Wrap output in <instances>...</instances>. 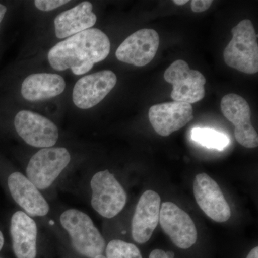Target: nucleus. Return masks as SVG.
<instances>
[{
	"instance_id": "f03ea898",
	"label": "nucleus",
	"mask_w": 258,
	"mask_h": 258,
	"mask_svg": "<svg viewBox=\"0 0 258 258\" xmlns=\"http://www.w3.org/2000/svg\"><path fill=\"white\" fill-rule=\"evenodd\" d=\"M60 220L62 227L69 232L73 247L78 253L88 258L103 254L106 242L88 215L71 209L61 215Z\"/></svg>"
},
{
	"instance_id": "7ed1b4c3",
	"label": "nucleus",
	"mask_w": 258,
	"mask_h": 258,
	"mask_svg": "<svg viewBox=\"0 0 258 258\" xmlns=\"http://www.w3.org/2000/svg\"><path fill=\"white\" fill-rule=\"evenodd\" d=\"M232 40L224 51L225 63L244 74H257V37L252 22L242 20L232 28Z\"/></svg>"
},
{
	"instance_id": "6e6552de",
	"label": "nucleus",
	"mask_w": 258,
	"mask_h": 258,
	"mask_svg": "<svg viewBox=\"0 0 258 258\" xmlns=\"http://www.w3.org/2000/svg\"><path fill=\"white\" fill-rule=\"evenodd\" d=\"M159 222L176 247L188 249L196 243V226L191 217L175 204L166 202L161 205Z\"/></svg>"
},
{
	"instance_id": "b1692460",
	"label": "nucleus",
	"mask_w": 258,
	"mask_h": 258,
	"mask_svg": "<svg viewBox=\"0 0 258 258\" xmlns=\"http://www.w3.org/2000/svg\"><path fill=\"white\" fill-rule=\"evenodd\" d=\"M7 8L5 5L0 4V25H1L2 21L4 18L5 14H6Z\"/></svg>"
},
{
	"instance_id": "1a4fd4ad",
	"label": "nucleus",
	"mask_w": 258,
	"mask_h": 258,
	"mask_svg": "<svg viewBox=\"0 0 258 258\" xmlns=\"http://www.w3.org/2000/svg\"><path fill=\"white\" fill-rule=\"evenodd\" d=\"M221 110L226 118L235 126L237 142L244 147L253 149L258 145V135L251 123V110L247 101L239 95H225Z\"/></svg>"
},
{
	"instance_id": "412c9836",
	"label": "nucleus",
	"mask_w": 258,
	"mask_h": 258,
	"mask_svg": "<svg viewBox=\"0 0 258 258\" xmlns=\"http://www.w3.org/2000/svg\"><path fill=\"white\" fill-rule=\"evenodd\" d=\"M69 0H36L35 7L41 11L49 12L69 3Z\"/></svg>"
},
{
	"instance_id": "20e7f679",
	"label": "nucleus",
	"mask_w": 258,
	"mask_h": 258,
	"mask_svg": "<svg viewBox=\"0 0 258 258\" xmlns=\"http://www.w3.org/2000/svg\"><path fill=\"white\" fill-rule=\"evenodd\" d=\"M71 159L66 148H44L29 161L26 169L28 179L37 189H47L69 165Z\"/></svg>"
},
{
	"instance_id": "cd10ccee",
	"label": "nucleus",
	"mask_w": 258,
	"mask_h": 258,
	"mask_svg": "<svg viewBox=\"0 0 258 258\" xmlns=\"http://www.w3.org/2000/svg\"><path fill=\"white\" fill-rule=\"evenodd\" d=\"M166 256H167L168 258H174V253L171 251H169V252H166Z\"/></svg>"
},
{
	"instance_id": "c85d7f7f",
	"label": "nucleus",
	"mask_w": 258,
	"mask_h": 258,
	"mask_svg": "<svg viewBox=\"0 0 258 258\" xmlns=\"http://www.w3.org/2000/svg\"><path fill=\"white\" fill-rule=\"evenodd\" d=\"M95 258H106V257H105V256H103V254H101V255L97 256V257H96Z\"/></svg>"
},
{
	"instance_id": "4468645a",
	"label": "nucleus",
	"mask_w": 258,
	"mask_h": 258,
	"mask_svg": "<svg viewBox=\"0 0 258 258\" xmlns=\"http://www.w3.org/2000/svg\"><path fill=\"white\" fill-rule=\"evenodd\" d=\"M161 198L159 194L147 190L139 199L132 220V237L136 242L144 244L150 240L159 222Z\"/></svg>"
},
{
	"instance_id": "9b49d317",
	"label": "nucleus",
	"mask_w": 258,
	"mask_h": 258,
	"mask_svg": "<svg viewBox=\"0 0 258 258\" xmlns=\"http://www.w3.org/2000/svg\"><path fill=\"white\" fill-rule=\"evenodd\" d=\"M159 46V34L152 29L134 32L120 44L115 52L117 59L137 67L147 66L154 59Z\"/></svg>"
},
{
	"instance_id": "6ab92c4d",
	"label": "nucleus",
	"mask_w": 258,
	"mask_h": 258,
	"mask_svg": "<svg viewBox=\"0 0 258 258\" xmlns=\"http://www.w3.org/2000/svg\"><path fill=\"white\" fill-rule=\"evenodd\" d=\"M191 139L209 149L222 151L230 143L225 134L212 128H195L191 130Z\"/></svg>"
},
{
	"instance_id": "39448f33",
	"label": "nucleus",
	"mask_w": 258,
	"mask_h": 258,
	"mask_svg": "<svg viewBox=\"0 0 258 258\" xmlns=\"http://www.w3.org/2000/svg\"><path fill=\"white\" fill-rule=\"evenodd\" d=\"M91 205L102 217L113 218L124 208L126 193L123 186L108 170L98 171L91 181Z\"/></svg>"
},
{
	"instance_id": "f8f14e48",
	"label": "nucleus",
	"mask_w": 258,
	"mask_h": 258,
	"mask_svg": "<svg viewBox=\"0 0 258 258\" xmlns=\"http://www.w3.org/2000/svg\"><path fill=\"white\" fill-rule=\"evenodd\" d=\"M117 83L111 71H102L81 78L73 91L74 104L81 109H89L103 101Z\"/></svg>"
},
{
	"instance_id": "5701e85b",
	"label": "nucleus",
	"mask_w": 258,
	"mask_h": 258,
	"mask_svg": "<svg viewBox=\"0 0 258 258\" xmlns=\"http://www.w3.org/2000/svg\"><path fill=\"white\" fill-rule=\"evenodd\" d=\"M149 258H168L166 256V252H164L162 249H154L152 252H151Z\"/></svg>"
},
{
	"instance_id": "a878e982",
	"label": "nucleus",
	"mask_w": 258,
	"mask_h": 258,
	"mask_svg": "<svg viewBox=\"0 0 258 258\" xmlns=\"http://www.w3.org/2000/svg\"><path fill=\"white\" fill-rule=\"evenodd\" d=\"M188 3V0H174V3L177 5H184Z\"/></svg>"
},
{
	"instance_id": "f257e3e1",
	"label": "nucleus",
	"mask_w": 258,
	"mask_h": 258,
	"mask_svg": "<svg viewBox=\"0 0 258 258\" xmlns=\"http://www.w3.org/2000/svg\"><path fill=\"white\" fill-rule=\"evenodd\" d=\"M111 42L101 30L91 28L68 37L52 47L47 55L55 71L71 69L76 76L86 74L109 55Z\"/></svg>"
},
{
	"instance_id": "f3484780",
	"label": "nucleus",
	"mask_w": 258,
	"mask_h": 258,
	"mask_svg": "<svg viewBox=\"0 0 258 258\" xmlns=\"http://www.w3.org/2000/svg\"><path fill=\"white\" fill-rule=\"evenodd\" d=\"M93 8L90 2H83L57 15L54 20L56 37L68 38L92 28L97 20Z\"/></svg>"
},
{
	"instance_id": "dca6fc26",
	"label": "nucleus",
	"mask_w": 258,
	"mask_h": 258,
	"mask_svg": "<svg viewBox=\"0 0 258 258\" xmlns=\"http://www.w3.org/2000/svg\"><path fill=\"white\" fill-rule=\"evenodd\" d=\"M10 233L17 258L36 257L37 228L31 217L22 211L15 212L11 219Z\"/></svg>"
},
{
	"instance_id": "2eb2a0df",
	"label": "nucleus",
	"mask_w": 258,
	"mask_h": 258,
	"mask_svg": "<svg viewBox=\"0 0 258 258\" xmlns=\"http://www.w3.org/2000/svg\"><path fill=\"white\" fill-rule=\"evenodd\" d=\"M8 184L15 201L29 215L43 217L48 213L46 200L28 177L20 172L13 173L8 177Z\"/></svg>"
},
{
	"instance_id": "0eeeda50",
	"label": "nucleus",
	"mask_w": 258,
	"mask_h": 258,
	"mask_svg": "<svg viewBox=\"0 0 258 258\" xmlns=\"http://www.w3.org/2000/svg\"><path fill=\"white\" fill-rule=\"evenodd\" d=\"M14 125L18 135L32 147L50 148L58 139V129L55 123L35 112H18Z\"/></svg>"
},
{
	"instance_id": "a211bd4d",
	"label": "nucleus",
	"mask_w": 258,
	"mask_h": 258,
	"mask_svg": "<svg viewBox=\"0 0 258 258\" xmlns=\"http://www.w3.org/2000/svg\"><path fill=\"white\" fill-rule=\"evenodd\" d=\"M66 88L62 76L55 74H35L24 80L22 96L27 101L35 102L59 96Z\"/></svg>"
},
{
	"instance_id": "4be33fe9",
	"label": "nucleus",
	"mask_w": 258,
	"mask_h": 258,
	"mask_svg": "<svg viewBox=\"0 0 258 258\" xmlns=\"http://www.w3.org/2000/svg\"><path fill=\"white\" fill-rule=\"evenodd\" d=\"M212 3V0H193L191 3V10L195 13H203L210 8Z\"/></svg>"
},
{
	"instance_id": "423d86ee",
	"label": "nucleus",
	"mask_w": 258,
	"mask_h": 258,
	"mask_svg": "<svg viewBox=\"0 0 258 258\" xmlns=\"http://www.w3.org/2000/svg\"><path fill=\"white\" fill-rule=\"evenodd\" d=\"M166 82L171 83V97L174 101L197 103L205 97L206 79L200 71L190 69L184 60L174 61L164 75Z\"/></svg>"
},
{
	"instance_id": "bb28decb",
	"label": "nucleus",
	"mask_w": 258,
	"mask_h": 258,
	"mask_svg": "<svg viewBox=\"0 0 258 258\" xmlns=\"http://www.w3.org/2000/svg\"><path fill=\"white\" fill-rule=\"evenodd\" d=\"M3 244H4V237H3V232L0 231V251L3 248Z\"/></svg>"
},
{
	"instance_id": "393cba45",
	"label": "nucleus",
	"mask_w": 258,
	"mask_h": 258,
	"mask_svg": "<svg viewBox=\"0 0 258 258\" xmlns=\"http://www.w3.org/2000/svg\"><path fill=\"white\" fill-rule=\"evenodd\" d=\"M247 258H258V247H254V248L249 252Z\"/></svg>"
},
{
	"instance_id": "9d476101",
	"label": "nucleus",
	"mask_w": 258,
	"mask_h": 258,
	"mask_svg": "<svg viewBox=\"0 0 258 258\" xmlns=\"http://www.w3.org/2000/svg\"><path fill=\"white\" fill-rule=\"evenodd\" d=\"M194 195L200 209L217 222H225L231 217L230 205L220 186L205 173L199 174L193 184Z\"/></svg>"
},
{
	"instance_id": "ddd939ff",
	"label": "nucleus",
	"mask_w": 258,
	"mask_h": 258,
	"mask_svg": "<svg viewBox=\"0 0 258 258\" xmlns=\"http://www.w3.org/2000/svg\"><path fill=\"white\" fill-rule=\"evenodd\" d=\"M191 104L184 102H167L151 107L149 118L155 132L161 137H168L179 130L193 119Z\"/></svg>"
},
{
	"instance_id": "aec40b11",
	"label": "nucleus",
	"mask_w": 258,
	"mask_h": 258,
	"mask_svg": "<svg viewBox=\"0 0 258 258\" xmlns=\"http://www.w3.org/2000/svg\"><path fill=\"white\" fill-rule=\"evenodd\" d=\"M106 258H142L135 244L120 240H113L107 245Z\"/></svg>"
}]
</instances>
